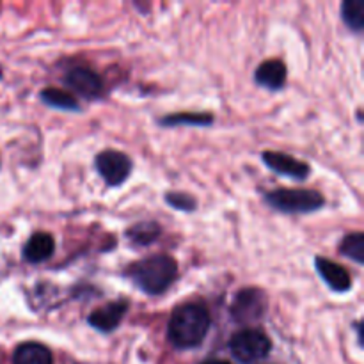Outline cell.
<instances>
[{
  "label": "cell",
  "instance_id": "1",
  "mask_svg": "<svg viewBox=\"0 0 364 364\" xmlns=\"http://www.w3.org/2000/svg\"><path fill=\"white\" fill-rule=\"evenodd\" d=\"M210 331L208 309L198 302H188L174 309L167 327V338L176 348H194L205 341Z\"/></svg>",
  "mask_w": 364,
  "mask_h": 364
},
{
  "label": "cell",
  "instance_id": "2",
  "mask_svg": "<svg viewBox=\"0 0 364 364\" xmlns=\"http://www.w3.org/2000/svg\"><path fill=\"white\" fill-rule=\"evenodd\" d=\"M128 277L135 287L148 295H160L173 284L178 277V263L167 255L149 256L134 263L128 269Z\"/></svg>",
  "mask_w": 364,
  "mask_h": 364
},
{
  "label": "cell",
  "instance_id": "3",
  "mask_svg": "<svg viewBox=\"0 0 364 364\" xmlns=\"http://www.w3.org/2000/svg\"><path fill=\"white\" fill-rule=\"evenodd\" d=\"M265 201L283 213H311L326 205L323 196L309 188H277L265 194Z\"/></svg>",
  "mask_w": 364,
  "mask_h": 364
},
{
  "label": "cell",
  "instance_id": "4",
  "mask_svg": "<svg viewBox=\"0 0 364 364\" xmlns=\"http://www.w3.org/2000/svg\"><path fill=\"white\" fill-rule=\"evenodd\" d=\"M231 354L244 364L258 363L272 350V341L258 329H244L235 334L230 341Z\"/></svg>",
  "mask_w": 364,
  "mask_h": 364
},
{
  "label": "cell",
  "instance_id": "5",
  "mask_svg": "<svg viewBox=\"0 0 364 364\" xmlns=\"http://www.w3.org/2000/svg\"><path fill=\"white\" fill-rule=\"evenodd\" d=\"M95 166L98 174L109 187H119V185H123L128 180L134 164H132V160L124 153L107 149V151L98 153Z\"/></svg>",
  "mask_w": 364,
  "mask_h": 364
},
{
  "label": "cell",
  "instance_id": "6",
  "mask_svg": "<svg viewBox=\"0 0 364 364\" xmlns=\"http://www.w3.org/2000/svg\"><path fill=\"white\" fill-rule=\"evenodd\" d=\"M231 313L242 323L258 322L267 313V295L259 288H245L235 297Z\"/></svg>",
  "mask_w": 364,
  "mask_h": 364
},
{
  "label": "cell",
  "instance_id": "7",
  "mask_svg": "<svg viewBox=\"0 0 364 364\" xmlns=\"http://www.w3.org/2000/svg\"><path fill=\"white\" fill-rule=\"evenodd\" d=\"M262 160L274 173L294 178V180H306L309 176V171H311L306 162L281 151H263Z\"/></svg>",
  "mask_w": 364,
  "mask_h": 364
},
{
  "label": "cell",
  "instance_id": "8",
  "mask_svg": "<svg viewBox=\"0 0 364 364\" xmlns=\"http://www.w3.org/2000/svg\"><path fill=\"white\" fill-rule=\"evenodd\" d=\"M64 82H66L68 87L87 100L98 98L103 91V82L100 75L89 68H71L64 77Z\"/></svg>",
  "mask_w": 364,
  "mask_h": 364
},
{
  "label": "cell",
  "instance_id": "9",
  "mask_svg": "<svg viewBox=\"0 0 364 364\" xmlns=\"http://www.w3.org/2000/svg\"><path fill=\"white\" fill-rule=\"evenodd\" d=\"M128 308H130L128 301H116L102 306L89 315V326L95 327L96 331H102V333H110V331L117 329L121 320L127 315Z\"/></svg>",
  "mask_w": 364,
  "mask_h": 364
},
{
  "label": "cell",
  "instance_id": "10",
  "mask_svg": "<svg viewBox=\"0 0 364 364\" xmlns=\"http://www.w3.org/2000/svg\"><path fill=\"white\" fill-rule=\"evenodd\" d=\"M315 267L316 270H318V276L326 281L327 287H329L331 290L338 291V294H343V291H348L352 288V277L348 276L347 270L341 265H338V263L318 256V258L315 259Z\"/></svg>",
  "mask_w": 364,
  "mask_h": 364
},
{
  "label": "cell",
  "instance_id": "11",
  "mask_svg": "<svg viewBox=\"0 0 364 364\" xmlns=\"http://www.w3.org/2000/svg\"><path fill=\"white\" fill-rule=\"evenodd\" d=\"M287 66H284L283 60L270 59L259 64L255 73V80L262 87L270 89V91H279L287 84Z\"/></svg>",
  "mask_w": 364,
  "mask_h": 364
},
{
  "label": "cell",
  "instance_id": "12",
  "mask_svg": "<svg viewBox=\"0 0 364 364\" xmlns=\"http://www.w3.org/2000/svg\"><path fill=\"white\" fill-rule=\"evenodd\" d=\"M53 252H55V240H53V237L39 231V233L32 235L27 240V244H25L23 259L28 263H41L52 258Z\"/></svg>",
  "mask_w": 364,
  "mask_h": 364
},
{
  "label": "cell",
  "instance_id": "13",
  "mask_svg": "<svg viewBox=\"0 0 364 364\" xmlns=\"http://www.w3.org/2000/svg\"><path fill=\"white\" fill-rule=\"evenodd\" d=\"M13 364H53V358L45 345L27 341L14 350Z\"/></svg>",
  "mask_w": 364,
  "mask_h": 364
},
{
  "label": "cell",
  "instance_id": "14",
  "mask_svg": "<svg viewBox=\"0 0 364 364\" xmlns=\"http://www.w3.org/2000/svg\"><path fill=\"white\" fill-rule=\"evenodd\" d=\"M41 102L45 105L52 107V109H59V110H80V105H78L77 100L70 95V92L63 91V89L57 87H46L41 91Z\"/></svg>",
  "mask_w": 364,
  "mask_h": 364
},
{
  "label": "cell",
  "instance_id": "15",
  "mask_svg": "<svg viewBox=\"0 0 364 364\" xmlns=\"http://www.w3.org/2000/svg\"><path fill=\"white\" fill-rule=\"evenodd\" d=\"M341 18L352 32H363L364 28V2L363 0H347L341 6Z\"/></svg>",
  "mask_w": 364,
  "mask_h": 364
},
{
  "label": "cell",
  "instance_id": "16",
  "mask_svg": "<svg viewBox=\"0 0 364 364\" xmlns=\"http://www.w3.org/2000/svg\"><path fill=\"white\" fill-rule=\"evenodd\" d=\"M162 230L156 223H141V224H135L128 230V238H130L134 244L139 245H149L160 237Z\"/></svg>",
  "mask_w": 364,
  "mask_h": 364
},
{
  "label": "cell",
  "instance_id": "17",
  "mask_svg": "<svg viewBox=\"0 0 364 364\" xmlns=\"http://www.w3.org/2000/svg\"><path fill=\"white\" fill-rule=\"evenodd\" d=\"M341 255L354 259L355 263L363 265L364 263V237L363 233H350L343 238L340 245Z\"/></svg>",
  "mask_w": 364,
  "mask_h": 364
},
{
  "label": "cell",
  "instance_id": "18",
  "mask_svg": "<svg viewBox=\"0 0 364 364\" xmlns=\"http://www.w3.org/2000/svg\"><path fill=\"white\" fill-rule=\"evenodd\" d=\"M213 121V117L210 114L201 112V114H191V112H183V114H173V116H167L164 119H160V124L164 127H176V124H199V127H206Z\"/></svg>",
  "mask_w": 364,
  "mask_h": 364
},
{
  "label": "cell",
  "instance_id": "19",
  "mask_svg": "<svg viewBox=\"0 0 364 364\" xmlns=\"http://www.w3.org/2000/svg\"><path fill=\"white\" fill-rule=\"evenodd\" d=\"M166 201L173 208L181 210V212H192V210H196L194 198H191L187 194H180V192H169V194H166Z\"/></svg>",
  "mask_w": 364,
  "mask_h": 364
},
{
  "label": "cell",
  "instance_id": "20",
  "mask_svg": "<svg viewBox=\"0 0 364 364\" xmlns=\"http://www.w3.org/2000/svg\"><path fill=\"white\" fill-rule=\"evenodd\" d=\"M203 364H230L228 361H219V359H213V361H206Z\"/></svg>",
  "mask_w": 364,
  "mask_h": 364
}]
</instances>
